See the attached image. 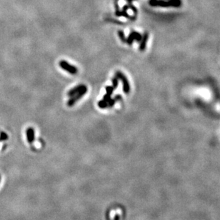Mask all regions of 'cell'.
I'll list each match as a JSON object with an SVG mask.
<instances>
[{
    "label": "cell",
    "instance_id": "ba28073f",
    "mask_svg": "<svg viewBox=\"0 0 220 220\" xmlns=\"http://www.w3.org/2000/svg\"><path fill=\"white\" fill-rule=\"evenodd\" d=\"M148 37H149V34H148L147 32H145V33L144 34L143 38H142V40H141L140 46H139L140 51H144L145 49V48H146V44L148 40Z\"/></svg>",
    "mask_w": 220,
    "mask_h": 220
},
{
    "label": "cell",
    "instance_id": "7c38bea8",
    "mask_svg": "<svg viewBox=\"0 0 220 220\" xmlns=\"http://www.w3.org/2000/svg\"><path fill=\"white\" fill-rule=\"evenodd\" d=\"M98 106L99 108L101 109H105L107 108V107H108V103L107 102V101H104V100H101V101H99L98 102Z\"/></svg>",
    "mask_w": 220,
    "mask_h": 220
},
{
    "label": "cell",
    "instance_id": "8992f818",
    "mask_svg": "<svg viewBox=\"0 0 220 220\" xmlns=\"http://www.w3.org/2000/svg\"><path fill=\"white\" fill-rule=\"evenodd\" d=\"M27 139L29 144L32 143L34 141V130L33 128L29 127L27 129Z\"/></svg>",
    "mask_w": 220,
    "mask_h": 220
},
{
    "label": "cell",
    "instance_id": "30bf717a",
    "mask_svg": "<svg viewBox=\"0 0 220 220\" xmlns=\"http://www.w3.org/2000/svg\"><path fill=\"white\" fill-rule=\"evenodd\" d=\"M118 35H119V39H120V40L122 41V42H124V43H126V36H125V33H124L123 31H121L119 30V32H118Z\"/></svg>",
    "mask_w": 220,
    "mask_h": 220
},
{
    "label": "cell",
    "instance_id": "5b68a950",
    "mask_svg": "<svg viewBox=\"0 0 220 220\" xmlns=\"http://www.w3.org/2000/svg\"><path fill=\"white\" fill-rule=\"evenodd\" d=\"M142 35L141 34H139V32H137L133 31V32H131L129 34V36L127 37L126 40V43H127L129 45H131L132 43H133L134 40H136L137 42H141L142 40Z\"/></svg>",
    "mask_w": 220,
    "mask_h": 220
},
{
    "label": "cell",
    "instance_id": "9c48e42d",
    "mask_svg": "<svg viewBox=\"0 0 220 220\" xmlns=\"http://www.w3.org/2000/svg\"><path fill=\"white\" fill-rule=\"evenodd\" d=\"M122 99V97L119 94H117V96H115L113 99H111L110 101L108 102V107H112L115 104V103L118 101H121Z\"/></svg>",
    "mask_w": 220,
    "mask_h": 220
},
{
    "label": "cell",
    "instance_id": "4fadbf2b",
    "mask_svg": "<svg viewBox=\"0 0 220 220\" xmlns=\"http://www.w3.org/2000/svg\"><path fill=\"white\" fill-rule=\"evenodd\" d=\"M8 137H8L7 134H6L5 132H2L0 133V142L7 140Z\"/></svg>",
    "mask_w": 220,
    "mask_h": 220
},
{
    "label": "cell",
    "instance_id": "5bb4252c",
    "mask_svg": "<svg viewBox=\"0 0 220 220\" xmlns=\"http://www.w3.org/2000/svg\"><path fill=\"white\" fill-rule=\"evenodd\" d=\"M105 89H106V91H107V94H109V95H112L114 90H115L112 86H107Z\"/></svg>",
    "mask_w": 220,
    "mask_h": 220
},
{
    "label": "cell",
    "instance_id": "3957f363",
    "mask_svg": "<svg viewBox=\"0 0 220 220\" xmlns=\"http://www.w3.org/2000/svg\"><path fill=\"white\" fill-rule=\"evenodd\" d=\"M119 80H120L122 81V84H123V91L125 94H129V91H130V85H129V81H128V79L127 78L126 76L120 71H117L115 74Z\"/></svg>",
    "mask_w": 220,
    "mask_h": 220
},
{
    "label": "cell",
    "instance_id": "7a4b0ae2",
    "mask_svg": "<svg viewBox=\"0 0 220 220\" xmlns=\"http://www.w3.org/2000/svg\"><path fill=\"white\" fill-rule=\"evenodd\" d=\"M87 90H88V88H87V86L84 85V87L82 89L81 91H80L79 92H77V94H74V96L71 97V98L67 101V106H68V107H72V106H74V104H76V102L78 101L87 92Z\"/></svg>",
    "mask_w": 220,
    "mask_h": 220
},
{
    "label": "cell",
    "instance_id": "6da1fadb",
    "mask_svg": "<svg viewBox=\"0 0 220 220\" xmlns=\"http://www.w3.org/2000/svg\"><path fill=\"white\" fill-rule=\"evenodd\" d=\"M149 5L152 7H179L181 6V0H169V1H158V0H150Z\"/></svg>",
    "mask_w": 220,
    "mask_h": 220
},
{
    "label": "cell",
    "instance_id": "2e32d148",
    "mask_svg": "<svg viewBox=\"0 0 220 220\" xmlns=\"http://www.w3.org/2000/svg\"><path fill=\"white\" fill-rule=\"evenodd\" d=\"M115 220H119V216L118 214H116L115 216Z\"/></svg>",
    "mask_w": 220,
    "mask_h": 220
},
{
    "label": "cell",
    "instance_id": "9a60e30c",
    "mask_svg": "<svg viewBox=\"0 0 220 220\" xmlns=\"http://www.w3.org/2000/svg\"><path fill=\"white\" fill-rule=\"evenodd\" d=\"M110 99H111V95H109V94H106L105 95H104V97H103V100L107 101V103L110 101Z\"/></svg>",
    "mask_w": 220,
    "mask_h": 220
},
{
    "label": "cell",
    "instance_id": "277c9868",
    "mask_svg": "<svg viewBox=\"0 0 220 220\" xmlns=\"http://www.w3.org/2000/svg\"><path fill=\"white\" fill-rule=\"evenodd\" d=\"M60 66L62 70H65L66 72L72 74H76L78 72V70L77 67L69 64L67 61H64V60H62L60 62Z\"/></svg>",
    "mask_w": 220,
    "mask_h": 220
},
{
    "label": "cell",
    "instance_id": "8fae6325",
    "mask_svg": "<svg viewBox=\"0 0 220 220\" xmlns=\"http://www.w3.org/2000/svg\"><path fill=\"white\" fill-rule=\"evenodd\" d=\"M112 87H113L114 89H116L118 87V84H119V79L115 76L113 79H112Z\"/></svg>",
    "mask_w": 220,
    "mask_h": 220
},
{
    "label": "cell",
    "instance_id": "52a82bcc",
    "mask_svg": "<svg viewBox=\"0 0 220 220\" xmlns=\"http://www.w3.org/2000/svg\"><path fill=\"white\" fill-rule=\"evenodd\" d=\"M84 87V84H79V85L76 86V87H74V88H72L71 90H70V91L67 92V96L70 97H72V96H74V94H77V92L81 91V89Z\"/></svg>",
    "mask_w": 220,
    "mask_h": 220
}]
</instances>
